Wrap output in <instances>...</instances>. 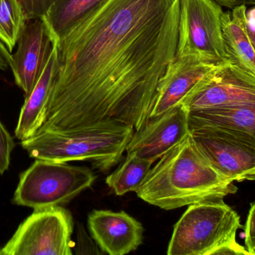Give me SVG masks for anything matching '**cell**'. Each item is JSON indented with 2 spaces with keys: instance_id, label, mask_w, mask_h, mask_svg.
<instances>
[{
  "instance_id": "obj_19",
  "label": "cell",
  "mask_w": 255,
  "mask_h": 255,
  "mask_svg": "<svg viewBox=\"0 0 255 255\" xmlns=\"http://www.w3.org/2000/svg\"><path fill=\"white\" fill-rule=\"evenodd\" d=\"M27 18L18 0H0V40L11 52L26 23Z\"/></svg>"
},
{
  "instance_id": "obj_13",
  "label": "cell",
  "mask_w": 255,
  "mask_h": 255,
  "mask_svg": "<svg viewBox=\"0 0 255 255\" xmlns=\"http://www.w3.org/2000/svg\"><path fill=\"white\" fill-rule=\"evenodd\" d=\"M217 65L175 58L160 81L150 119L179 105L195 85Z\"/></svg>"
},
{
  "instance_id": "obj_23",
  "label": "cell",
  "mask_w": 255,
  "mask_h": 255,
  "mask_svg": "<svg viewBox=\"0 0 255 255\" xmlns=\"http://www.w3.org/2000/svg\"><path fill=\"white\" fill-rule=\"evenodd\" d=\"M11 52H9L5 45L0 40V70H5L10 67Z\"/></svg>"
},
{
  "instance_id": "obj_7",
  "label": "cell",
  "mask_w": 255,
  "mask_h": 255,
  "mask_svg": "<svg viewBox=\"0 0 255 255\" xmlns=\"http://www.w3.org/2000/svg\"><path fill=\"white\" fill-rule=\"evenodd\" d=\"M73 219L61 206L34 210L19 225L0 255H71Z\"/></svg>"
},
{
  "instance_id": "obj_5",
  "label": "cell",
  "mask_w": 255,
  "mask_h": 255,
  "mask_svg": "<svg viewBox=\"0 0 255 255\" xmlns=\"http://www.w3.org/2000/svg\"><path fill=\"white\" fill-rule=\"evenodd\" d=\"M95 180L88 168L36 160L19 175L12 203L34 210L60 206L90 188Z\"/></svg>"
},
{
  "instance_id": "obj_21",
  "label": "cell",
  "mask_w": 255,
  "mask_h": 255,
  "mask_svg": "<svg viewBox=\"0 0 255 255\" xmlns=\"http://www.w3.org/2000/svg\"><path fill=\"white\" fill-rule=\"evenodd\" d=\"M22 5L27 20L41 18L47 11L54 0H18Z\"/></svg>"
},
{
  "instance_id": "obj_14",
  "label": "cell",
  "mask_w": 255,
  "mask_h": 255,
  "mask_svg": "<svg viewBox=\"0 0 255 255\" xmlns=\"http://www.w3.org/2000/svg\"><path fill=\"white\" fill-rule=\"evenodd\" d=\"M190 131L199 128L225 130L255 146V104L188 112Z\"/></svg>"
},
{
  "instance_id": "obj_20",
  "label": "cell",
  "mask_w": 255,
  "mask_h": 255,
  "mask_svg": "<svg viewBox=\"0 0 255 255\" xmlns=\"http://www.w3.org/2000/svg\"><path fill=\"white\" fill-rule=\"evenodd\" d=\"M14 148L13 138L0 119V175L8 170Z\"/></svg>"
},
{
  "instance_id": "obj_2",
  "label": "cell",
  "mask_w": 255,
  "mask_h": 255,
  "mask_svg": "<svg viewBox=\"0 0 255 255\" xmlns=\"http://www.w3.org/2000/svg\"><path fill=\"white\" fill-rule=\"evenodd\" d=\"M238 190L234 181L213 167L190 133L159 159L136 193L146 203L170 211L202 202L223 201Z\"/></svg>"
},
{
  "instance_id": "obj_16",
  "label": "cell",
  "mask_w": 255,
  "mask_h": 255,
  "mask_svg": "<svg viewBox=\"0 0 255 255\" xmlns=\"http://www.w3.org/2000/svg\"><path fill=\"white\" fill-rule=\"evenodd\" d=\"M222 23L228 61L255 77V49L249 37L247 5L224 12Z\"/></svg>"
},
{
  "instance_id": "obj_4",
  "label": "cell",
  "mask_w": 255,
  "mask_h": 255,
  "mask_svg": "<svg viewBox=\"0 0 255 255\" xmlns=\"http://www.w3.org/2000/svg\"><path fill=\"white\" fill-rule=\"evenodd\" d=\"M240 216L223 201L190 205L169 243V255H251L236 241Z\"/></svg>"
},
{
  "instance_id": "obj_10",
  "label": "cell",
  "mask_w": 255,
  "mask_h": 255,
  "mask_svg": "<svg viewBox=\"0 0 255 255\" xmlns=\"http://www.w3.org/2000/svg\"><path fill=\"white\" fill-rule=\"evenodd\" d=\"M16 43L10 67L15 82L27 97L41 76L55 43L42 18H36L26 21Z\"/></svg>"
},
{
  "instance_id": "obj_17",
  "label": "cell",
  "mask_w": 255,
  "mask_h": 255,
  "mask_svg": "<svg viewBox=\"0 0 255 255\" xmlns=\"http://www.w3.org/2000/svg\"><path fill=\"white\" fill-rule=\"evenodd\" d=\"M105 0H54L42 16L54 43H58L73 27Z\"/></svg>"
},
{
  "instance_id": "obj_6",
  "label": "cell",
  "mask_w": 255,
  "mask_h": 255,
  "mask_svg": "<svg viewBox=\"0 0 255 255\" xmlns=\"http://www.w3.org/2000/svg\"><path fill=\"white\" fill-rule=\"evenodd\" d=\"M223 13L214 0H180L176 58L212 64L227 61Z\"/></svg>"
},
{
  "instance_id": "obj_11",
  "label": "cell",
  "mask_w": 255,
  "mask_h": 255,
  "mask_svg": "<svg viewBox=\"0 0 255 255\" xmlns=\"http://www.w3.org/2000/svg\"><path fill=\"white\" fill-rule=\"evenodd\" d=\"M190 134L188 112L181 104L151 118L134 131L127 148V153L153 163L179 144Z\"/></svg>"
},
{
  "instance_id": "obj_1",
  "label": "cell",
  "mask_w": 255,
  "mask_h": 255,
  "mask_svg": "<svg viewBox=\"0 0 255 255\" xmlns=\"http://www.w3.org/2000/svg\"><path fill=\"white\" fill-rule=\"evenodd\" d=\"M179 16L180 0H105L55 43L38 132L109 121L140 130L176 58Z\"/></svg>"
},
{
  "instance_id": "obj_15",
  "label": "cell",
  "mask_w": 255,
  "mask_h": 255,
  "mask_svg": "<svg viewBox=\"0 0 255 255\" xmlns=\"http://www.w3.org/2000/svg\"><path fill=\"white\" fill-rule=\"evenodd\" d=\"M56 66L57 46L55 43L41 76L29 95L25 97V103L21 108L14 130L15 137L20 142L34 136L43 124Z\"/></svg>"
},
{
  "instance_id": "obj_3",
  "label": "cell",
  "mask_w": 255,
  "mask_h": 255,
  "mask_svg": "<svg viewBox=\"0 0 255 255\" xmlns=\"http://www.w3.org/2000/svg\"><path fill=\"white\" fill-rule=\"evenodd\" d=\"M133 133L131 126L109 121L68 131L43 130L20 144L35 160L88 161L106 172L121 161Z\"/></svg>"
},
{
  "instance_id": "obj_8",
  "label": "cell",
  "mask_w": 255,
  "mask_h": 255,
  "mask_svg": "<svg viewBox=\"0 0 255 255\" xmlns=\"http://www.w3.org/2000/svg\"><path fill=\"white\" fill-rule=\"evenodd\" d=\"M180 104L187 112L255 104V77L229 61L205 75Z\"/></svg>"
},
{
  "instance_id": "obj_12",
  "label": "cell",
  "mask_w": 255,
  "mask_h": 255,
  "mask_svg": "<svg viewBox=\"0 0 255 255\" xmlns=\"http://www.w3.org/2000/svg\"><path fill=\"white\" fill-rule=\"evenodd\" d=\"M88 223L91 236L107 254L127 255L142 244L143 227L124 211H94Z\"/></svg>"
},
{
  "instance_id": "obj_24",
  "label": "cell",
  "mask_w": 255,
  "mask_h": 255,
  "mask_svg": "<svg viewBox=\"0 0 255 255\" xmlns=\"http://www.w3.org/2000/svg\"><path fill=\"white\" fill-rule=\"evenodd\" d=\"M214 1H217L223 7H226L232 10L243 4L247 5V4H255V0H214Z\"/></svg>"
},
{
  "instance_id": "obj_9",
  "label": "cell",
  "mask_w": 255,
  "mask_h": 255,
  "mask_svg": "<svg viewBox=\"0 0 255 255\" xmlns=\"http://www.w3.org/2000/svg\"><path fill=\"white\" fill-rule=\"evenodd\" d=\"M190 133L202 154L223 176L234 182L255 181V145L220 129H195Z\"/></svg>"
},
{
  "instance_id": "obj_18",
  "label": "cell",
  "mask_w": 255,
  "mask_h": 255,
  "mask_svg": "<svg viewBox=\"0 0 255 255\" xmlns=\"http://www.w3.org/2000/svg\"><path fill=\"white\" fill-rule=\"evenodd\" d=\"M153 163L151 160L138 157L135 153H127L126 160L106 178V184L117 196L136 192L151 170Z\"/></svg>"
},
{
  "instance_id": "obj_22",
  "label": "cell",
  "mask_w": 255,
  "mask_h": 255,
  "mask_svg": "<svg viewBox=\"0 0 255 255\" xmlns=\"http://www.w3.org/2000/svg\"><path fill=\"white\" fill-rule=\"evenodd\" d=\"M246 248L251 255H255V203L252 204L245 228Z\"/></svg>"
}]
</instances>
